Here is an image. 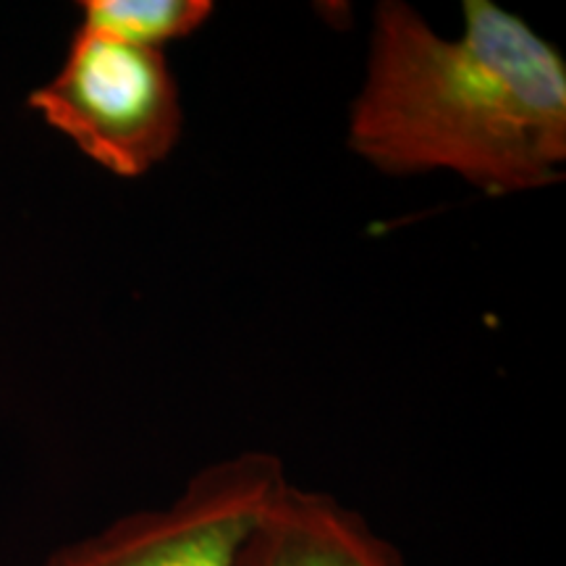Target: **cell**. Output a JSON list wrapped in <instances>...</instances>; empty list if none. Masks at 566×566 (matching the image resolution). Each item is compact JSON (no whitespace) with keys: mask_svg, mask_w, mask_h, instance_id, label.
Listing matches in <instances>:
<instances>
[{"mask_svg":"<svg viewBox=\"0 0 566 566\" xmlns=\"http://www.w3.org/2000/svg\"><path fill=\"white\" fill-rule=\"evenodd\" d=\"M239 566H407L405 556L331 493L286 480L247 535Z\"/></svg>","mask_w":566,"mask_h":566,"instance_id":"obj_4","label":"cell"},{"mask_svg":"<svg viewBox=\"0 0 566 566\" xmlns=\"http://www.w3.org/2000/svg\"><path fill=\"white\" fill-rule=\"evenodd\" d=\"M283 483L279 457L244 451L192 475L171 506L126 514L45 566H239L247 535Z\"/></svg>","mask_w":566,"mask_h":566,"instance_id":"obj_3","label":"cell"},{"mask_svg":"<svg viewBox=\"0 0 566 566\" xmlns=\"http://www.w3.org/2000/svg\"><path fill=\"white\" fill-rule=\"evenodd\" d=\"M346 145L384 174L449 171L493 197L551 187L566 168V61L491 0H464L457 38L384 0Z\"/></svg>","mask_w":566,"mask_h":566,"instance_id":"obj_1","label":"cell"},{"mask_svg":"<svg viewBox=\"0 0 566 566\" xmlns=\"http://www.w3.org/2000/svg\"><path fill=\"white\" fill-rule=\"evenodd\" d=\"M212 11L210 0H84L80 27L160 51L163 42L195 34Z\"/></svg>","mask_w":566,"mask_h":566,"instance_id":"obj_5","label":"cell"},{"mask_svg":"<svg viewBox=\"0 0 566 566\" xmlns=\"http://www.w3.org/2000/svg\"><path fill=\"white\" fill-rule=\"evenodd\" d=\"M27 105L76 150L122 179H139L179 145V84L158 48L76 27L61 69Z\"/></svg>","mask_w":566,"mask_h":566,"instance_id":"obj_2","label":"cell"}]
</instances>
